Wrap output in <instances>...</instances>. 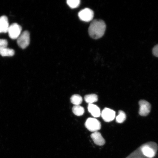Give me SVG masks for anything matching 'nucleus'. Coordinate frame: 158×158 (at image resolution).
Returning <instances> with one entry per match:
<instances>
[{
    "label": "nucleus",
    "instance_id": "obj_2",
    "mask_svg": "<svg viewBox=\"0 0 158 158\" xmlns=\"http://www.w3.org/2000/svg\"><path fill=\"white\" fill-rule=\"evenodd\" d=\"M85 126L89 131L94 132L98 131L101 128L100 122L94 118H88L85 123Z\"/></svg>",
    "mask_w": 158,
    "mask_h": 158
},
{
    "label": "nucleus",
    "instance_id": "obj_1",
    "mask_svg": "<svg viewBox=\"0 0 158 158\" xmlns=\"http://www.w3.org/2000/svg\"><path fill=\"white\" fill-rule=\"evenodd\" d=\"M106 25L104 22L101 19H95L91 23L88 32L92 38L98 39L103 36L105 32Z\"/></svg>",
    "mask_w": 158,
    "mask_h": 158
},
{
    "label": "nucleus",
    "instance_id": "obj_9",
    "mask_svg": "<svg viewBox=\"0 0 158 158\" xmlns=\"http://www.w3.org/2000/svg\"><path fill=\"white\" fill-rule=\"evenodd\" d=\"M92 139L96 145L98 146H102L105 143V140L102 137L101 134L99 132L96 131L94 132L91 135Z\"/></svg>",
    "mask_w": 158,
    "mask_h": 158
},
{
    "label": "nucleus",
    "instance_id": "obj_4",
    "mask_svg": "<svg viewBox=\"0 0 158 158\" xmlns=\"http://www.w3.org/2000/svg\"><path fill=\"white\" fill-rule=\"evenodd\" d=\"M22 27L17 23H13L9 26L7 32L9 36L11 39H17L21 34Z\"/></svg>",
    "mask_w": 158,
    "mask_h": 158
},
{
    "label": "nucleus",
    "instance_id": "obj_15",
    "mask_svg": "<svg viewBox=\"0 0 158 158\" xmlns=\"http://www.w3.org/2000/svg\"><path fill=\"white\" fill-rule=\"evenodd\" d=\"M73 113L77 116H81L84 114L85 112L84 108L80 105L74 106L72 109Z\"/></svg>",
    "mask_w": 158,
    "mask_h": 158
},
{
    "label": "nucleus",
    "instance_id": "obj_10",
    "mask_svg": "<svg viewBox=\"0 0 158 158\" xmlns=\"http://www.w3.org/2000/svg\"><path fill=\"white\" fill-rule=\"evenodd\" d=\"M9 26L8 19L6 16L0 17V33L7 32Z\"/></svg>",
    "mask_w": 158,
    "mask_h": 158
},
{
    "label": "nucleus",
    "instance_id": "obj_11",
    "mask_svg": "<svg viewBox=\"0 0 158 158\" xmlns=\"http://www.w3.org/2000/svg\"><path fill=\"white\" fill-rule=\"evenodd\" d=\"M88 110L94 117L98 118L101 114L100 108L93 104H89Z\"/></svg>",
    "mask_w": 158,
    "mask_h": 158
},
{
    "label": "nucleus",
    "instance_id": "obj_16",
    "mask_svg": "<svg viewBox=\"0 0 158 158\" xmlns=\"http://www.w3.org/2000/svg\"><path fill=\"white\" fill-rule=\"evenodd\" d=\"M126 118V114L122 110H119L118 115L116 116V121L118 123H122L125 121Z\"/></svg>",
    "mask_w": 158,
    "mask_h": 158
},
{
    "label": "nucleus",
    "instance_id": "obj_12",
    "mask_svg": "<svg viewBox=\"0 0 158 158\" xmlns=\"http://www.w3.org/2000/svg\"><path fill=\"white\" fill-rule=\"evenodd\" d=\"M15 54L13 49L8 48L7 47L0 49V55L3 56H13Z\"/></svg>",
    "mask_w": 158,
    "mask_h": 158
},
{
    "label": "nucleus",
    "instance_id": "obj_19",
    "mask_svg": "<svg viewBox=\"0 0 158 158\" xmlns=\"http://www.w3.org/2000/svg\"><path fill=\"white\" fill-rule=\"evenodd\" d=\"M153 53L154 56L158 58V44L154 47L153 49Z\"/></svg>",
    "mask_w": 158,
    "mask_h": 158
},
{
    "label": "nucleus",
    "instance_id": "obj_14",
    "mask_svg": "<svg viewBox=\"0 0 158 158\" xmlns=\"http://www.w3.org/2000/svg\"><path fill=\"white\" fill-rule=\"evenodd\" d=\"M71 102L75 106L80 105L82 102L81 96L78 94H74L70 98Z\"/></svg>",
    "mask_w": 158,
    "mask_h": 158
},
{
    "label": "nucleus",
    "instance_id": "obj_7",
    "mask_svg": "<svg viewBox=\"0 0 158 158\" xmlns=\"http://www.w3.org/2000/svg\"><path fill=\"white\" fill-rule=\"evenodd\" d=\"M149 144H145L142 146L141 148V151L143 155L149 157H152L155 155L156 152L153 149V147L157 146L156 144L155 143L152 147V146L154 145L155 143H150Z\"/></svg>",
    "mask_w": 158,
    "mask_h": 158
},
{
    "label": "nucleus",
    "instance_id": "obj_18",
    "mask_svg": "<svg viewBox=\"0 0 158 158\" xmlns=\"http://www.w3.org/2000/svg\"><path fill=\"white\" fill-rule=\"evenodd\" d=\"M8 42L6 40L4 39H0V49L7 47Z\"/></svg>",
    "mask_w": 158,
    "mask_h": 158
},
{
    "label": "nucleus",
    "instance_id": "obj_5",
    "mask_svg": "<svg viewBox=\"0 0 158 158\" xmlns=\"http://www.w3.org/2000/svg\"><path fill=\"white\" fill-rule=\"evenodd\" d=\"M78 15L81 20L88 22L93 19L94 12L90 9L85 8L79 12Z\"/></svg>",
    "mask_w": 158,
    "mask_h": 158
},
{
    "label": "nucleus",
    "instance_id": "obj_8",
    "mask_svg": "<svg viewBox=\"0 0 158 158\" xmlns=\"http://www.w3.org/2000/svg\"><path fill=\"white\" fill-rule=\"evenodd\" d=\"M115 112L108 108H105L102 110L101 115L104 121L110 122L114 119L115 117Z\"/></svg>",
    "mask_w": 158,
    "mask_h": 158
},
{
    "label": "nucleus",
    "instance_id": "obj_13",
    "mask_svg": "<svg viewBox=\"0 0 158 158\" xmlns=\"http://www.w3.org/2000/svg\"><path fill=\"white\" fill-rule=\"evenodd\" d=\"M85 100L89 104H92L98 101V96L96 94L86 95L84 97Z\"/></svg>",
    "mask_w": 158,
    "mask_h": 158
},
{
    "label": "nucleus",
    "instance_id": "obj_3",
    "mask_svg": "<svg viewBox=\"0 0 158 158\" xmlns=\"http://www.w3.org/2000/svg\"><path fill=\"white\" fill-rule=\"evenodd\" d=\"M30 41L29 33L28 31H25L21 33L18 38L17 43L20 47L22 49H25L28 46Z\"/></svg>",
    "mask_w": 158,
    "mask_h": 158
},
{
    "label": "nucleus",
    "instance_id": "obj_17",
    "mask_svg": "<svg viewBox=\"0 0 158 158\" xmlns=\"http://www.w3.org/2000/svg\"><path fill=\"white\" fill-rule=\"evenodd\" d=\"M67 3L69 6L72 8H76L80 5V0H68Z\"/></svg>",
    "mask_w": 158,
    "mask_h": 158
},
{
    "label": "nucleus",
    "instance_id": "obj_6",
    "mask_svg": "<svg viewBox=\"0 0 158 158\" xmlns=\"http://www.w3.org/2000/svg\"><path fill=\"white\" fill-rule=\"evenodd\" d=\"M139 115L147 116L150 113L151 109V106L149 102L145 100H141L139 102Z\"/></svg>",
    "mask_w": 158,
    "mask_h": 158
}]
</instances>
